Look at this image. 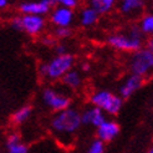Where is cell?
Here are the masks:
<instances>
[{
    "label": "cell",
    "instance_id": "cell-8",
    "mask_svg": "<svg viewBox=\"0 0 153 153\" xmlns=\"http://www.w3.org/2000/svg\"><path fill=\"white\" fill-rule=\"evenodd\" d=\"M143 85V76L132 74L125 80V82L120 87V96L122 98H128L131 97L136 91H138Z\"/></svg>",
    "mask_w": 153,
    "mask_h": 153
},
{
    "label": "cell",
    "instance_id": "cell-16",
    "mask_svg": "<svg viewBox=\"0 0 153 153\" xmlns=\"http://www.w3.org/2000/svg\"><path fill=\"white\" fill-rule=\"evenodd\" d=\"M116 0H90V6H92L98 14H106L112 10Z\"/></svg>",
    "mask_w": 153,
    "mask_h": 153
},
{
    "label": "cell",
    "instance_id": "cell-23",
    "mask_svg": "<svg viewBox=\"0 0 153 153\" xmlns=\"http://www.w3.org/2000/svg\"><path fill=\"white\" fill-rule=\"evenodd\" d=\"M11 27L15 29L16 31H22V19H21V16H15L11 20Z\"/></svg>",
    "mask_w": 153,
    "mask_h": 153
},
{
    "label": "cell",
    "instance_id": "cell-22",
    "mask_svg": "<svg viewBox=\"0 0 153 153\" xmlns=\"http://www.w3.org/2000/svg\"><path fill=\"white\" fill-rule=\"evenodd\" d=\"M56 3L59 5H62L66 7H70V9H75L79 4V0H56Z\"/></svg>",
    "mask_w": 153,
    "mask_h": 153
},
{
    "label": "cell",
    "instance_id": "cell-1",
    "mask_svg": "<svg viewBox=\"0 0 153 153\" xmlns=\"http://www.w3.org/2000/svg\"><path fill=\"white\" fill-rule=\"evenodd\" d=\"M81 113L71 107L59 111L51 121V128L59 134H72L81 127Z\"/></svg>",
    "mask_w": 153,
    "mask_h": 153
},
{
    "label": "cell",
    "instance_id": "cell-21",
    "mask_svg": "<svg viewBox=\"0 0 153 153\" xmlns=\"http://www.w3.org/2000/svg\"><path fill=\"white\" fill-rule=\"evenodd\" d=\"M56 35L59 37H67L71 35V30H70V26H57L56 29Z\"/></svg>",
    "mask_w": 153,
    "mask_h": 153
},
{
    "label": "cell",
    "instance_id": "cell-6",
    "mask_svg": "<svg viewBox=\"0 0 153 153\" xmlns=\"http://www.w3.org/2000/svg\"><path fill=\"white\" fill-rule=\"evenodd\" d=\"M42 101L45 102V105H48L51 110L53 111H62L65 108H67V107H70V98H68L67 96L65 95H60L56 92V90L53 88H45L42 91Z\"/></svg>",
    "mask_w": 153,
    "mask_h": 153
},
{
    "label": "cell",
    "instance_id": "cell-12",
    "mask_svg": "<svg viewBox=\"0 0 153 153\" xmlns=\"http://www.w3.org/2000/svg\"><path fill=\"white\" fill-rule=\"evenodd\" d=\"M51 7L48 6L44 1H25L19 5V10L22 14H36V15H45L50 11Z\"/></svg>",
    "mask_w": 153,
    "mask_h": 153
},
{
    "label": "cell",
    "instance_id": "cell-14",
    "mask_svg": "<svg viewBox=\"0 0 153 153\" xmlns=\"http://www.w3.org/2000/svg\"><path fill=\"white\" fill-rule=\"evenodd\" d=\"M6 149L9 153H27L29 148L24 143L20 142L19 134H11L6 142Z\"/></svg>",
    "mask_w": 153,
    "mask_h": 153
},
{
    "label": "cell",
    "instance_id": "cell-10",
    "mask_svg": "<svg viewBox=\"0 0 153 153\" xmlns=\"http://www.w3.org/2000/svg\"><path fill=\"white\" fill-rule=\"evenodd\" d=\"M74 9L60 5L55 7L50 15V20L56 26H70L74 21Z\"/></svg>",
    "mask_w": 153,
    "mask_h": 153
},
{
    "label": "cell",
    "instance_id": "cell-25",
    "mask_svg": "<svg viewBox=\"0 0 153 153\" xmlns=\"http://www.w3.org/2000/svg\"><path fill=\"white\" fill-rule=\"evenodd\" d=\"M66 50H67V48L65 46V45H57V46L55 48V51H56L57 53H65Z\"/></svg>",
    "mask_w": 153,
    "mask_h": 153
},
{
    "label": "cell",
    "instance_id": "cell-18",
    "mask_svg": "<svg viewBox=\"0 0 153 153\" xmlns=\"http://www.w3.org/2000/svg\"><path fill=\"white\" fill-rule=\"evenodd\" d=\"M30 114H31V107L26 105V106L20 107V108L13 114V117H11V118H13V122H14V123L20 125V123L25 122V121L30 117Z\"/></svg>",
    "mask_w": 153,
    "mask_h": 153
},
{
    "label": "cell",
    "instance_id": "cell-3",
    "mask_svg": "<svg viewBox=\"0 0 153 153\" xmlns=\"http://www.w3.org/2000/svg\"><path fill=\"white\" fill-rule=\"evenodd\" d=\"M128 67L132 74L147 76L153 71V51L147 48L134 51L129 59Z\"/></svg>",
    "mask_w": 153,
    "mask_h": 153
},
{
    "label": "cell",
    "instance_id": "cell-31",
    "mask_svg": "<svg viewBox=\"0 0 153 153\" xmlns=\"http://www.w3.org/2000/svg\"><path fill=\"white\" fill-rule=\"evenodd\" d=\"M148 153H153V147H151V148L148 149Z\"/></svg>",
    "mask_w": 153,
    "mask_h": 153
},
{
    "label": "cell",
    "instance_id": "cell-13",
    "mask_svg": "<svg viewBox=\"0 0 153 153\" xmlns=\"http://www.w3.org/2000/svg\"><path fill=\"white\" fill-rule=\"evenodd\" d=\"M98 14L92 6L83 7L80 13V24L82 26H92L98 20Z\"/></svg>",
    "mask_w": 153,
    "mask_h": 153
},
{
    "label": "cell",
    "instance_id": "cell-30",
    "mask_svg": "<svg viewBox=\"0 0 153 153\" xmlns=\"http://www.w3.org/2000/svg\"><path fill=\"white\" fill-rule=\"evenodd\" d=\"M44 44H46V45H53V39H50V37H46V39H44L42 40Z\"/></svg>",
    "mask_w": 153,
    "mask_h": 153
},
{
    "label": "cell",
    "instance_id": "cell-17",
    "mask_svg": "<svg viewBox=\"0 0 153 153\" xmlns=\"http://www.w3.org/2000/svg\"><path fill=\"white\" fill-rule=\"evenodd\" d=\"M142 7L141 0H122L120 5V10L123 14H133L137 13Z\"/></svg>",
    "mask_w": 153,
    "mask_h": 153
},
{
    "label": "cell",
    "instance_id": "cell-28",
    "mask_svg": "<svg viewBox=\"0 0 153 153\" xmlns=\"http://www.w3.org/2000/svg\"><path fill=\"white\" fill-rule=\"evenodd\" d=\"M9 4V0H0V9H5Z\"/></svg>",
    "mask_w": 153,
    "mask_h": 153
},
{
    "label": "cell",
    "instance_id": "cell-4",
    "mask_svg": "<svg viewBox=\"0 0 153 153\" xmlns=\"http://www.w3.org/2000/svg\"><path fill=\"white\" fill-rule=\"evenodd\" d=\"M75 64V59L70 53H57V56L53 57L49 65V71H48V77L51 80H59L62 79V76L70 71Z\"/></svg>",
    "mask_w": 153,
    "mask_h": 153
},
{
    "label": "cell",
    "instance_id": "cell-24",
    "mask_svg": "<svg viewBox=\"0 0 153 153\" xmlns=\"http://www.w3.org/2000/svg\"><path fill=\"white\" fill-rule=\"evenodd\" d=\"M48 71H49V65L48 64H41L39 66V75L42 77H48Z\"/></svg>",
    "mask_w": 153,
    "mask_h": 153
},
{
    "label": "cell",
    "instance_id": "cell-15",
    "mask_svg": "<svg viewBox=\"0 0 153 153\" xmlns=\"http://www.w3.org/2000/svg\"><path fill=\"white\" fill-rule=\"evenodd\" d=\"M62 82L67 87H70L72 90L75 88H79L81 86V75L79 71H75V70H70L67 71L64 76H62Z\"/></svg>",
    "mask_w": 153,
    "mask_h": 153
},
{
    "label": "cell",
    "instance_id": "cell-27",
    "mask_svg": "<svg viewBox=\"0 0 153 153\" xmlns=\"http://www.w3.org/2000/svg\"><path fill=\"white\" fill-rule=\"evenodd\" d=\"M41 1H44L45 4H46L48 6H50V7H52L55 4H57V3H56V0H41Z\"/></svg>",
    "mask_w": 153,
    "mask_h": 153
},
{
    "label": "cell",
    "instance_id": "cell-9",
    "mask_svg": "<svg viewBox=\"0 0 153 153\" xmlns=\"http://www.w3.org/2000/svg\"><path fill=\"white\" fill-rule=\"evenodd\" d=\"M96 128H97V138L102 140L105 143L113 141L120 134V131H121L120 125L117 122L108 121V120L103 121L102 123Z\"/></svg>",
    "mask_w": 153,
    "mask_h": 153
},
{
    "label": "cell",
    "instance_id": "cell-11",
    "mask_svg": "<svg viewBox=\"0 0 153 153\" xmlns=\"http://www.w3.org/2000/svg\"><path fill=\"white\" fill-rule=\"evenodd\" d=\"M81 120H82V125H91L98 127L103 121H106L105 111L97 106H92L90 108H86L81 113Z\"/></svg>",
    "mask_w": 153,
    "mask_h": 153
},
{
    "label": "cell",
    "instance_id": "cell-29",
    "mask_svg": "<svg viewBox=\"0 0 153 153\" xmlns=\"http://www.w3.org/2000/svg\"><path fill=\"white\" fill-rule=\"evenodd\" d=\"M90 68H91V65L87 64V62L82 65V71H83V72H88V71H90Z\"/></svg>",
    "mask_w": 153,
    "mask_h": 153
},
{
    "label": "cell",
    "instance_id": "cell-26",
    "mask_svg": "<svg viewBox=\"0 0 153 153\" xmlns=\"http://www.w3.org/2000/svg\"><path fill=\"white\" fill-rule=\"evenodd\" d=\"M147 49H149L151 51H153V35H151V37L148 39V41H147Z\"/></svg>",
    "mask_w": 153,
    "mask_h": 153
},
{
    "label": "cell",
    "instance_id": "cell-19",
    "mask_svg": "<svg viewBox=\"0 0 153 153\" xmlns=\"http://www.w3.org/2000/svg\"><path fill=\"white\" fill-rule=\"evenodd\" d=\"M140 26L142 29L143 34L153 35V14L144 15V16L142 18V20H141V22H140Z\"/></svg>",
    "mask_w": 153,
    "mask_h": 153
},
{
    "label": "cell",
    "instance_id": "cell-5",
    "mask_svg": "<svg viewBox=\"0 0 153 153\" xmlns=\"http://www.w3.org/2000/svg\"><path fill=\"white\" fill-rule=\"evenodd\" d=\"M108 44L112 48L121 50V51H137L142 48V39H136L132 37L131 35H122V34H117V35H112L108 37Z\"/></svg>",
    "mask_w": 153,
    "mask_h": 153
},
{
    "label": "cell",
    "instance_id": "cell-2",
    "mask_svg": "<svg viewBox=\"0 0 153 153\" xmlns=\"http://www.w3.org/2000/svg\"><path fill=\"white\" fill-rule=\"evenodd\" d=\"M91 103L102 108L105 113L117 114L123 106V98L107 90H101L91 96Z\"/></svg>",
    "mask_w": 153,
    "mask_h": 153
},
{
    "label": "cell",
    "instance_id": "cell-7",
    "mask_svg": "<svg viewBox=\"0 0 153 153\" xmlns=\"http://www.w3.org/2000/svg\"><path fill=\"white\" fill-rule=\"evenodd\" d=\"M22 30L29 35H37L45 26V19L42 15L22 14Z\"/></svg>",
    "mask_w": 153,
    "mask_h": 153
},
{
    "label": "cell",
    "instance_id": "cell-20",
    "mask_svg": "<svg viewBox=\"0 0 153 153\" xmlns=\"http://www.w3.org/2000/svg\"><path fill=\"white\" fill-rule=\"evenodd\" d=\"M87 152L88 153H103L105 152V142L100 138L95 140L92 143L90 144Z\"/></svg>",
    "mask_w": 153,
    "mask_h": 153
}]
</instances>
